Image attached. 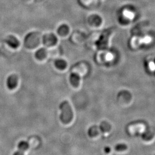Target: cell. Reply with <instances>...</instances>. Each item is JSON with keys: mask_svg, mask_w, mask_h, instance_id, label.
I'll return each instance as SVG.
<instances>
[{"mask_svg": "<svg viewBox=\"0 0 155 155\" xmlns=\"http://www.w3.org/2000/svg\"><path fill=\"white\" fill-rule=\"evenodd\" d=\"M60 108L61 111L60 120L63 124H68L74 118L73 111L69 102L67 100L62 102L60 104Z\"/></svg>", "mask_w": 155, "mask_h": 155, "instance_id": "1", "label": "cell"}, {"mask_svg": "<svg viewBox=\"0 0 155 155\" xmlns=\"http://www.w3.org/2000/svg\"><path fill=\"white\" fill-rule=\"evenodd\" d=\"M110 125L106 122H103L99 127H91L88 130V134L91 137H95L100 134V133H106L110 130Z\"/></svg>", "mask_w": 155, "mask_h": 155, "instance_id": "2", "label": "cell"}, {"mask_svg": "<svg viewBox=\"0 0 155 155\" xmlns=\"http://www.w3.org/2000/svg\"><path fill=\"white\" fill-rule=\"evenodd\" d=\"M39 34L38 32H31L26 36L24 39V44L29 48H36L40 42Z\"/></svg>", "mask_w": 155, "mask_h": 155, "instance_id": "3", "label": "cell"}, {"mask_svg": "<svg viewBox=\"0 0 155 155\" xmlns=\"http://www.w3.org/2000/svg\"><path fill=\"white\" fill-rule=\"evenodd\" d=\"M58 39L54 34H47L43 36V42L46 46H51L54 45L57 43Z\"/></svg>", "mask_w": 155, "mask_h": 155, "instance_id": "4", "label": "cell"}, {"mask_svg": "<svg viewBox=\"0 0 155 155\" xmlns=\"http://www.w3.org/2000/svg\"><path fill=\"white\" fill-rule=\"evenodd\" d=\"M18 83V78L16 75H11L8 77L7 80V86L10 90L15 89Z\"/></svg>", "mask_w": 155, "mask_h": 155, "instance_id": "5", "label": "cell"}, {"mask_svg": "<svg viewBox=\"0 0 155 155\" xmlns=\"http://www.w3.org/2000/svg\"><path fill=\"white\" fill-rule=\"evenodd\" d=\"M29 145L28 143L26 141H21L18 145V151L14 153L13 155H25L24 153L28 149Z\"/></svg>", "mask_w": 155, "mask_h": 155, "instance_id": "6", "label": "cell"}, {"mask_svg": "<svg viewBox=\"0 0 155 155\" xmlns=\"http://www.w3.org/2000/svg\"><path fill=\"white\" fill-rule=\"evenodd\" d=\"M5 42L11 48H17L19 46L20 42L19 40L15 36L10 35L8 36L5 40Z\"/></svg>", "mask_w": 155, "mask_h": 155, "instance_id": "7", "label": "cell"}, {"mask_svg": "<svg viewBox=\"0 0 155 155\" xmlns=\"http://www.w3.org/2000/svg\"><path fill=\"white\" fill-rule=\"evenodd\" d=\"M80 77L78 74L72 73L70 76V82L73 86L74 87H78L80 84Z\"/></svg>", "mask_w": 155, "mask_h": 155, "instance_id": "8", "label": "cell"}, {"mask_svg": "<svg viewBox=\"0 0 155 155\" xmlns=\"http://www.w3.org/2000/svg\"><path fill=\"white\" fill-rule=\"evenodd\" d=\"M55 67L60 70H64L67 67V63L66 61L62 59H58L54 62Z\"/></svg>", "mask_w": 155, "mask_h": 155, "instance_id": "9", "label": "cell"}, {"mask_svg": "<svg viewBox=\"0 0 155 155\" xmlns=\"http://www.w3.org/2000/svg\"><path fill=\"white\" fill-rule=\"evenodd\" d=\"M35 55L36 58H38V60H43L46 57L47 51H46V49H45L43 48H41L36 51Z\"/></svg>", "mask_w": 155, "mask_h": 155, "instance_id": "10", "label": "cell"}, {"mask_svg": "<svg viewBox=\"0 0 155 155\" xmlns=\"http://www.w3.org/2000/svg\"><path fill=\"white\" fill-rule=\"evenodd\" d=\"M69 32V27L66 24H63V25L60 26L58 29V34L61 36H65V35L68 34Z\"/></svg>", "mask_w": 155, "mask_h": 155, "instance_id": "11", "label": "cell"}, {"mask_svg": "<svg viewBox=\"0 0 155 155\" xmlns=\"http://www.w3.org/2000/svg\"><path fill=\"white\" fill-rule=\"evenodd\" d=\"M152 41V38L151 36H146L143 37V38H140V42L141 44H149Z\"/></svg>", "mask_w": 155, "mask_h": 155, "instance_id": "12", "label": "cell"}, {"mask_svg": "<svg viewBox=\"0 0 155 155\" xmlns=\"http://www.w3.org/2000/svg\"><path fill=\"white\" fill-rule=\"evenodd\" d=\"M127 149V147L126 145L124 144H119L116 145L115 147V150L117 152H123Z\"/></svg>", "mask_w": 155, "mask_h": 155, "instance_id": "13", "label": "cell"}, {"mask_svg": "<svg viewBox=\"0 0 155 155\" xmlns=\"http://www.w3.org/2000/svg\"><path fill=\"white\" fill-rule=\"evenodd\" d=\"M124 15L125 17L127 18L128 19L132 20L134 18V14L132 12H129V11H124Z\"/></svg>", "mask_w": 155, "mask_h": 155, "instance_id": "14", "label": "cell"}, {"mask_svg": "<svg viewBox=\"0 0 155 155\" xmlns=\"http://www.w3.org/2000/svg\"><path fill=\"white\" fill-rule=\"evenodd\" d=\"M149 68L151 71H155V63L153 61H151L149 64Z\"/></svg>", "mask_w": 155, "mask_h": 155, "instance_id": "15", "label": "cell"}, {"mask_svg": "<svg viewBox=\"0 0 155 155\" xmlns=\"http://www.w3.org/2000/svg\"><path fill=\"white\" fill-rule=\"evenodd\" d=\"M105 152L107 153H108L110 152V148H108V147H107V148H105Z\"/></svg>", "mask_w": 155, "mask_h": 155, "instance_id": "16", "label": "cell"}, {"mask_svg": "<svg viewBox=\"0 0 155 155\" xmlns=\"http://www.w3.org/2000/svg\"><path fill=\"white\" fill-rule=\"evenodd\" d=\"M39 1H40V0H39Z\"/></svg>", "mask_w": 155, "mask_h": 155, "instance_id": "17", "label": "cell"}]
</instances>
